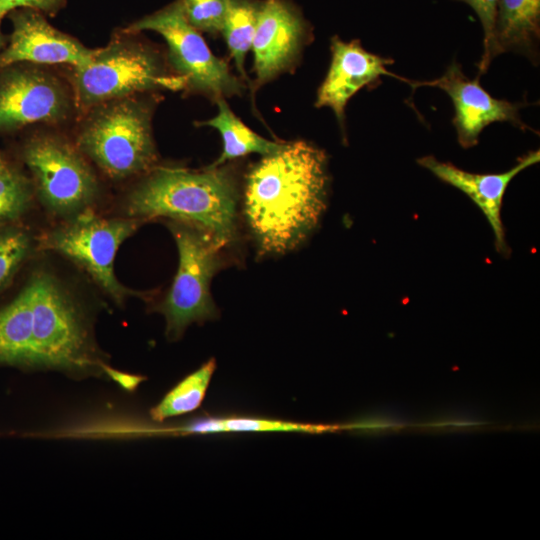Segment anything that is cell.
Returning a JSON list of instances; mask_svg holds the SVG:
<instances>
[{"label":"cell","mask_w":540,"mask_h":540,"mask_svg":"<svg viewBox=\"0 0 540 540\" xmlns=\"http://www.w3.org/2000/svg\"><path fill=\"white\" fill-rule=\"evenodd\" d=\"M167 227L176 242L179 263L173 283L157 311L165 317L166 336L178 340L189 325L217 317L210 283L221 267L222 247L196 224L169 219Z\"/></svg>","instance_id":"6"},{"label":"cell","mask_w":540,"mask_h":540,"mask_svg":"<svg viewBox=\"0 0 540 540\" xmlns=\"http://www.w3.org/2000/svg\"><path fill=\"white\" fill-rule=\"evenodd\" d=\"M479 77L469 79L461 65L453 61L446 72L431 81L406 80L413 89L421 86L436 87L445 91L451 98L455 115L453 125L457 140L465 148L477 145L483 129L494 122H509L526 131L531 128L521 120L520 109L526 105L492 97L479 83Z\"/></svg>","instance_id":"11"},{"label":"cell","mask_w":540,"mask_h":540,"mask_svg":"<svg viewBox=\"0 0 540 540\" xmlns=\"http://www.w3.org/2000/svg\"><path fill=\"white\" fill-rule=\"evenodd\" d=\"M208 433L305 431L316 432L317 426L257 418H207Z\"/></svg>","instance_id":"24"},{"label":"cell","mask_w":540,"mask_h":540,"mask_svg":"<svg viewBox=\"0 0 540 540\" xmlns=\"http://www.w3.org/2000/svg\"><path fill=\"white\" fill-rule=\"evenodd\" d=\"M539 160L540 151H531L521 157L513 168L499 174L471 173L450 162L439 161L434 156L421 157L417 159V163L441 181L462 191L481 209L493 230L496 250L507 255L509 248L501 219L504 194L517 174L538 163Z\"/></svg>","instance_id":"15"},{"label":"cell","mask_w":540,"mask_h":540,"mask_svg":"<svg viewBox=\"0 0 540 540\" xmlns=\"http://www.w3.org/2000/svg\"><path fill=\"white\" fill-rule=\"evenodd\" d=\"M540 38V0H498L491 60L517 52L536 60Z\"/></svg>","instance_id":"16"},{"label":"cell","mask_w":540,"mask_h":540,"mask_svg":"<svg viewBox=\"0 0 540 540\" xmlns=\"http://www.w3.org/2000/svg\"><path fill=\"white\" fill-rule=\"evenodd\" d=\"M31 280L0 308V364L34 368Z\"/></svg>","instance_id":"17"},{"label":"cell","mask_w":540,"mask_h":540,"mask_svg":"<svg viewBox=\"0 0 540 540\" xmlns=\"http://www.w3.org/2000/svg\"><path fill=\"white\" fill-rule=\"evenodd\" d=\"M12 33L0 52V69L15 63L86 65L95 49L53 27L43 13L19 8L8 13Z\"/></svg>","instance_id":"12"},{"label":"cell","mask_w":540,"mask_h":540,"mask_svg":"<svg viewBox=\"0 0 540 540\" xmlns=\"http://www.w3.org/2000/svg\"><path fill=\"white\" fill-rule=\"evenodd\" d=\"M186 20L199 32L221 33L228 0H178Z\"/></svg>","instance_id":"23"},{"label":"cell","mask_w":540,"mask_h":540,"mask_svg":"<svg viewBox=\"0 0 540 540\" xmlns=\"http://www.w3.org/2000/svg\"><path fill=\"white\" fill-rule=\"evenodd\" d=\"M93 108L80 129L78 149L112 179L151 170L158 155L148 103L130 96Z\"/></svg>","instance_id":"4"},{"label":"cell","mask_w":540,"mask_h":540,"mask_svg":"<svg viewBox=\"0 0 540 540\" xmlns=\"http://www.w3.org/2000/svg\"><path fill=\"white\" fill-rule=\"evenodd\" d=\"M468 4L477 14L484 32L483 54L478 65L481 76L487 71L491 63V49L494 36L495 20L498 0H457Z\"/></svg>","instance_id":"25"},{"label":"cell","mask_w":540,"mask_h":540,"mask_svg":"<svg viewBox=\"0 0 540 540\" xmlns=\"http://www.w3.org/2000/svg\"><path fill=\"white\" fill-rule=\"evenodd\" d=\"M66 0H0L1 19L11 11L19 8H29L49 15L58 12Z\"/></svg>","instance_id":"26"},{"label":"cell","mask_w":540,"mask_h":540,"mask_svg":"<svg viewBox=\"0 0 540 540\" xmlns=\"http://www.w3.org/2000/svg\"><path fill=\"white\" fill-rule=\"evenodd\" d=\"M23 159L33 188L51 213L70 218L87 209L99 187L91 167L70 143L55 135H37L24 146Z\"/></svg>","instance_id":"9"},{"label":"cell","mask_w":540,"mask_h":540,"mask_svg":"<svg viewBox=\"0 0 540 540\" xmlns=\"http://www.w3.org/2000/svg\"><path fill=\"white\" fill-rule=\"evenodd\" d=\"M33 184L7 163L0 167V227L11 225L30 207Z\"/></svg>","instance_id":"21"},{"label":"cell","mask_w":540,"mask_h":540,"mask_svg":"<svg viewBox=\"0 0 540 540\" xmlns=\"http://www.w3.org/2000/svg\"><path fill=\"white\" fill-rule=\"evenodd\" d=\"M327 156L306 142L284 143L249 170L243 214L262 254L297 248L317 227L327 203Z\"/></svg>","instance_id":"1"},{"label":"cell","mask_w":540,"mask_h":540,"mask_svg":"<svg viewBox=\"0 0 540 540\" xmlns=\"http://www.w3.org/2000/svg\"><path fill=\"white\" fill-rule=\"evenodd\" d=\"M237 201L235 178L222 165L201 171L160 167L128 194L125 210L141 220L164 217L196 224L224 247L236 238Z\"/></svg>","instance_id":"2"},{"label":"cell","mask_w":540,"mask_h":540,"mask_svg":"<svg viewBox=\"0 0 540 540\" xmlns=\"http://www.w3.org/2000/svg\"><path fill=\"white\" fill-rule=\"evenodd\" d=\"M31 250L27 231L14 225L0 227V289L12 278Z\"/></svg>","instance_id":"22"},{"label":"cell","mask_w":540,"mask_h":540,"mask_svg":"<svg viewBox=\"0 0 540 540\" xmlns=\"http://www.w3.org/2000/svg\"><path fill=\"white\" fill-rule=\"evenodd\" d=\"M331 53L330 67L318 89L315 106L332 109L343 129L347 102L361 88L378 85L382 76L404 82L407 80L387 69L388 65L394 63L393 59L365 50L359 40L345 42L334 36L331 39Z\"/></svg>","instance_id":"14"},{"label":"cell","mask_w":540,"mask_h":540,"mask_svg":"<svg viewBox=\"0 0 540 540\" xmlns=\"http://www.w3.org/2000/svg\"><path fill=\"white\" fill-rule=\"evenodd\" d=\"M30 63L0 69V132L27 125L56 123L71 111L70 97L61 82Z\"/></svg>","instance_id":"10"},{"label":"cell","mask_w":540,"mask_h":540,"mask_svg":"<svg viewBox=\"0 0 540 540\" xmlns=\"http://www.w3.org/2000/svg\"><path fill=\"white\" fill-rule=\"evenodd\" d=\"M6 43V38L0 29V52L3 50Z\"/></svg>","instance_id":"28"},{"label":"cell","mask_w":540,"mask_h":540,"mask_svg":"<svg viewBox=\"0 0 540 540\" xmlns=\"http://www.w3.org/2000/svg\"><path fill=\"white\" fill-rule=\"evenodd\" d=\"M106 372L109 376L113 377L120 384H123L127 389H134L141 381L142 377L136 375H129L117 372L116 370L107 367Z\"/></svg>","instance_id":"27"},{"label":"cell","mask_w":540,"mask_h":540,"mask_svg":"<svg viewBox=\"0 0 540 540\" xmlns=\"http://www.w3.org/2000/svg\"><path fill=\"white\" fill-rule=\"evenodd\" d=\"M73 86L77 103L83 108H93L139 92L178 91L186 88V81L166 72L149 48L122 37L95 49L86 65L75 68Z\"/></svg>","instance_id":"5"},{"label":"cell","mask_w":540,"mask_h":540,"mask_svg":"<svg viewBox=\"0 0 540 540\" xmlns=\"http://www.w3.org/2000/svg\"><path fill=\"white\" fill-rule=\"evenodd\" d=\"M215 368V359H210L187 375L150 410L151 418L164 421L196 410L204 400Z\"/></svg>","instance_id":"20"},{"label":"cell","mask_w":540,"mask_h":540,"mask_svg":"<svg viewBox=\"0 0 540 540\" xmlns=\"http://www.w3.org/2000/svg\"><path fill=\"white\" fill-rule=\"evenodd\" d=\"M218 113L214 118L200 122L218 130L223 140V152L210 165L218 167L233 159L257 153L266 156L278 151L284 143L270 141L246 126L229 108L224 98L216 100Z\"/></svg>","instance_id":"18"},{"label":"cell","mask_w":540,"mask_h":540,"mask_svg":"<svg viewBox=\"0 0 540 540\" xmlns=\"http://www.w3.org/2000/svg\"><path fill=\"white\" fill-rule=\"evenodd\" d=\"M30 280L34 368L76 376L106 372L82 311L60 281L47 271Z\"/></svg>","instance_id":"3"},{"label":"cell","mask_w":540,"mask_h":540,"mask_svg":"<svg viewBox=\"0 0 540 540\" xmlns=\"http://www.w3.org/2000/svg\"><path fill=\"white\" fill-rule=\"evenodd\" d=\"M307 23L288 0H263L252 42L256 85L291 68L307 36Z\"/></svg>","instance_id":"13"},{"label":"cell","mask_w":540,"mask_h":540,"mask_svg":"<svg viewBox=\"0 0 540 540\" xmlns=\"http://www.w3.org/2000/svg\"><path fill=\"white\" fill-rule=\"evenodd\" d=\"M263 0H228V8L221 33L237 70L247 77L244 61L252 47Z\"/></svg>","instance_id":"19"},{"label":"cell","mask_w":540,"mask_h":540,"mask_svg":"<svg viewBox=\"0 0 540 540\" xmlns=\"http://www.w3.org/2000/svg\"><path fill=\"white\" fill-rule=\"evenodd\" d=\"M144 30L154 31L166 41L169 61L186 87L214 100L242 94L243 83L211 52L200 32L186 20L178 0L135 21L124 32Z\"/></svg>","instance_id":"8"},{"label":"cell","mask_w":540,"mask_h":540,"mask_svg":"<svg viewBox=\"0 0 540 540\" xmlns=\"http://www.w3.org/2000/svg\"><path fill=\"white\" fill-rule=\"evenodd\" d=\"M142 221L133 217L103 218L87 209L46 233L42 246L79 265L121 304L134 292L118 281L114 271L115 257L120 245Z\"/></svg>","instance_id":"7"},{"label":"cell","mask_w":540,"mask_h":540,"mask_svg":"<svg viewBox=\"0 0 540 540\" xmlns=\"http://www.w3.org/2000/svg\"><path fill=\"white\" fill-rule=\"evenodd\" d=\"M6 164V161L3 159V157L0 155V167Z\"/></svg>","instance_id":"29"}]
</instances>
